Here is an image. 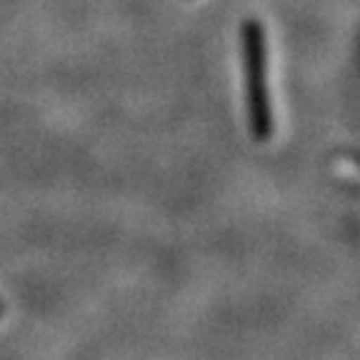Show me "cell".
Instances as JSON below:
<instances>
[{
    "mask_svg": "<svg viewBox=\"0 0 360 360\" xmlns=\"http://www.w3.org/2000/svg\"><path fill=\"white\" fill-rule=\"evenodd\" d=\"M243 45H245L248 73V115L250 130L258 141H268L273 133V110L268 90V45H265L263 22L250 18L243 22Z\"/></svg>",
    "mask_w": 360,
    "mask_h": 360,
    "instance_id": "cell-1",
    "label": "cell"
},
{
    "mask_svg": "<svg viewBox=\"0 0 360 360\" xmlns=\"http://www.w3.org/2000/svg\"><path fill=\"white\" fill-rule=\"evenodd\" d=\"M0 315H3V303H0Z\"/></svg>",
    "mask_w": 360,
    "mask_h": 360,
    "instance_id": "cell-2",
    "label": "cell"
}]
</instances>
